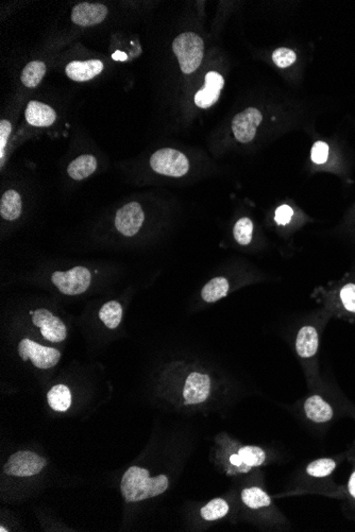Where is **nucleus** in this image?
<instances>
[{
    "label": "nucleus",
    "instance_id": "11",
    "mask_svg": "<svg viewBox=\"0 0 355 532\" xmlns=\"http://www.w3.org/2000/svg\"><path fill=\"white\" fill-rule=\"evenodd\" d=\"M107 12V8L100 3H79L73 8L72 20L76 25L90 27L103 22Z\"/></svg>",
    "mask_w": 355,
    "mask_h": 532
},
{
    "label": "nucleus",
    "instance_id": "13",
    "mask_svg": "<svg viewBox=\"0 0 355 532\" xmlns=\"http://www.w3.org/2000/svg\"><path fill=\"white\" fill-rule=\"evenodd\" d=\"M103 70V63L99 60L74 61L65 68L68 78L77 82L92 80Z\"/></svg>",
    "mask_w": 355,
    "mask_h": 532
},
{
    "label": "nucleus",
    "instance_id": "6",
    "mask_svg": "<svg viewBox=\"0 0 355 532\" xmlns=\"http://www.w3.org/2000/svg\"><path fill=\"white\" fill-rule=\"evenodd\" d=\"M18 354L24 361H32L38 369H50L58 365L61 359L60 351L44 347L30 339H23L18 345Z\"/></svg>",
    "mask_w": 355,
    "mask_h": 532
},
{
    "label": "nucleus",
    "instance_id": "20",
    "mask_svg": "<svg viewBox=\"0 0 355 532\" xmlns=\"http://www.w3.org/2000/svg\"><path fill=\"white\" fill-rule=\"evenodd\" d=\"M229 288H230V285H229L228 280L225 279L222 276H218V278L211 280L202 288V298L208 303H214V302L225 298L228 294Z\"/></svg>",
    "mask_w": 355,
    "mask_h": 532
},
{
    "label": "nucleus",
    "instance_id": "36",
    "mask_svg": "<svg viewBox=\"0 0 355 532\" xmlns=\"http://www.w3.org/2000/svg\"><path fill=\"white\" fill-rule=\"evenodd\" d=\"M0 531L5 532V531H8V530H6L5 528L1 527V528H0Z\"/></svg>",
    "mask_w": 355,
    "mask_h": 532
},
{
    "label": "nucleus",
    "instance_id": "29",
    "mask_svg": "<svg viewBox=\"0 0 355 532\" xmlns=\"http://www.w3.org/2000/svg\"><path fill=\"white\" fill-rule=\"evenodd\" d=\"M340 301L348 312L355 314V284H347L340 289Z\"/></svg>",
    "mask_w": 355,
    "mask_h": 532
},
{
    "label": "nucleus",
    "instance_id": "25",
    "mask_svg": "<svg viewBox=\"0 0 355 532\" xmlns=\"http://www.w3.org/2000/svg\"><path fill=\"white\" fill-rule=\"evenodd\" d=\"M235 241L241 245H247L252 241L253 222L251 219L243 217L235 223L233 229Z\"/></svg>",
    "mask_w": 355,
    "mask_h": 532
},
{
    "label": "nucleus",
    "instance_id": "19",
    "mask_svg": "<svg viewBox=\"0 0 355 532\" xmlns=\"http://www.w3.org/2000/svg\"><path fill=\"white\" fill-rule=\"evenodd\" d=\"M47 401L54 411L64 412L72 405V393L66 386L56 385L48 392Z\"/></svg>",
    "mask_w": 355,
    "mask_h": 532
},
{
    "label": "nucleus",
    "instance_id": "33",
    "mask_svg": "<svg viewBox=\"0 0 355 532\" xmlns=\"http://www.w3.org/2000/svg\"><path fill=\"white\" fill-rule=\"evenodd\" d=\"M349 492H350V494L352 495L353 497L355 499V471L353 472V474L351 475L350 480H349Z\"/></svg>",
    "mask_w": 355,
    "mask_h": 532
},
{
    "label": "nucleus",
    "instance_id": "8",
    "mask_svg": "<svg viewBox=\"0 0 355 532\" xmlns=\"http://www.w3.org/2000/svg\"><path fill=\"white\" fill-rule=\"evenodd\" d=\"M263 121L261 112L255 107H248L233 119L232 131L239 143L246 144L252 141L257 129Z\"/></svg>",
    "mask_w": 355,
    "mask_h": 532
},
{
    "label": "nucleus",
    "instance_id": "15",
    "mask_svg": "<svg viewBox=\"0 0 355 532\" xmlns=\"http://www.w3.org/2000/svg\"><path fill=\"white\" fill-rule=\"evenodd\" d=\"M319 339L317 330L313 326H303L298 333L296 349L302 358H310L317 353Z\"/></svg>",
    "mask_w": 355,
    "mask_h": 532
},
{
    "label": "nucleus",
    "instance_id": "17",
    "mask_svg": "<svg viewBox=\"0 0 355 532\" xmlns=\"http://www.w3.org/2000/svg\"><path fill=\"white\" fill-rule=\"evenodd\" d=\"M96 169L97 160L95 156L85 154L73 160L68 166V174L74 180L81 181L92 176Z\"/></svg>",
    "mask_w": 355,
    "mask_h": 532
},
{
    "label": "nucleus",
    "instance_id": "24",
    "mask_svg": "<svg viewBox=\"0 0 355 532\" xmlns=\"http://www.w3.org/2000/svg\"><path fill=\"white\" fill-rule=\"evenodd\" d=\"M228 503L221 499H213L210 503H206V505L202 508V511H200L202 519L209 522L216 521V519L226 517V515H228Z\"/></svg>",
    "mask_w": 355,
    "mask_h": 532
},
{
    "label": "nucleus",
    "instance_id": "3",
    "mask_svg": "<svg viewBox=\"0 0 355 532\" xmlns=\"http://www.w3.org/2000/svg\"><path fill=\"white\" fill-rule=\"evenodd\" d=\"M150 165L157 174L180 178L186 176L190 169L188 158L176 149L158 150L150 158Z\"/></svg>",
    "mask_w": 355,
    "mask_h": 532
},
{
    "label": "nucleus",
    "instance_id": "21",
    "mask_svg": "<svg viewBox=\"0 0 355 532\" xmlns=\"http://www.w3.org/2000/svg\"><path fill=\"white\" fill-rule=\"evenodd\" d=\"M99 318L109 330H114L121 324L123 308L117 301H109L101 307Z\"/></svg>",
    "mask_w": 355,
    "mask_h": 532
},
{
    "label": "nucleus",
    "instance_id": "9",
    "mask_svg": "<svg viewBox=\"0 0 355 532\" xmlns=\"http://www.w3.org/2000/svg\"><path fill=\"white\" fill-rule=\"evenodd\" d=\"M143 208L137 202H130L117 211L115 225L119 232L127 237L135 236L143 225Z\"/></svg>",
    "mask_w": 355,
    "mask_h": 532
},
{
    "label": "nucleus",
    "instance_id": "12",
    "mask_svg": "<svg viewBox=\"0 0 355 532\" xmlns=\"http://www.w3.org/2000/svg\"><path fill=\"white\" fill-rule=\"evenodd\" d=\"M225 80L221 75L216 72H210L206 75V83L204 89L197 91L195 95V103L197 107L208 109L218 101L221 89H224Z\"/></svg>",
    "mask_w": 355,
    "mask_h": 532
},
{
    "label": "nucleus",
    "instance_id": "32",
    "mask_svg": "<svg viewBox=\"0 0 355 532\" xmlns=\"http://www.w3.org/2000/svg\"><path fill=\"white\" fill-rule=\"evenodd\" d=\"M11 123L7 121H1L0 123V143H1V155H3V149L7 144L8 138L11 133Z\"/></svg>",
    "mask_w": 355,
    "mask_h": 532
},
{
    "label": "nucleus",
    "instance_id": "28",
    "mask_svg": "<svg viewBox=\"0 0 355 532\" xmlns=\"http://www.w3.org/2000/svg\"><path fill=\"white\" fill-rule=\"evenodd\" d=\"M297 60L296 52L288 48H279L273 54V61L280 68H286L291 66Z\"/></svg>",
    "mask_w": 355,
    "mask_h": 532
},
{
    "label": "nucleus",
    "instance_id": "35",
    "mask_svg": "<svg viewBox=\"0 0 355 532\" xmlns=\"http://www.w3.org/2000/svg\"><path fill=\"white\" fill-rule=\"evenodd\" d=\"M112 59L115 61H125L127 60V56H126L125 52H116L112 54Z\"/></svg>",
    "mask_w": 355,
    "mask_h": 532
},
{
    "label": "nucleus",
    "instance_id": "1",
    "mask_svg": "<svg viewBox=\"0 0 355 532\" xmlns=\"http://www.w3.org/2000/svg\"><path fill=\"white\" fill-rule=\"evenodd\" d=\"M168 485L169 480L165 475L150 477L146 469L131 466L121 479V495L127 503H137L163 494Z\"/></svg>",
    "mask_w": 355,
    "mask_h": 532
},
{
    "label": "nucleus",
    "instance_id": "30",
    "mask_svg": "<svg viewBox=\"0 0 355 532\" xmlns=\"http://www.w3.org/2000/svg\"><path fill=\"white\" fill-rule=\"evenodd\" d=\"M310 155H312L310 158H312L314 163L318 164V165L326 163L328 156V144L322 141L316 142L314 144L313 148H312Z\"/></svg>",
    "mask_w": 355,
    "mask_h": 532
},
{
    "label": "nucleus",
    "instance_id": "10",
    "mask_svg": "<svg viewBox=\"0 0 355 532\" xmlns=\"http://www.w3.org/2000/svg\"><path fill=\"white\" fill-rule=\"evenodd\" d=\"M211 391V379L208 375L194 372L188 375L184 386L183 397L186 404L204 403L206 401Z\"/></svg>",
    "mask_w": 355,
    "mask_h": 532
},
{
    "label": "nucleus",
    "instance_id": "27",
    "mask_svg": "<svg viewBox=\"0 0 355 532\" xmlns=\"http://www.w3.org/2000/svg\"><path fill=\"white\" fill-rule=\"evenodd\" d=\"M336 462L332 459H319V460L313 461L308 464L306 468V472L308 475L317 478L326 477L335 470Z\"/></svg>",
    "mask_w": 355,
    "mask_h": 532
},
{
    "label": "nucleus",
    "instance_id": "7",
    "mask_svg": "<svg viewBox=\"0 0 355 532\" xmlns=\"http://www.w3.org/2000/svg\"><path fill=\"white\" fill-rule=\"evenodd\" d=\"M32 322L40 330V334L50 342H62L68 337V328L63 321L50 310H40L31 312Z\"/></svg>",
    "mask_w": 355,
    "mask_h": 532
},
{
    "label": "nucleus",
    "instance_id": "16",
    "mask_svg": "<svg viewBox=\"0 0 355 532\" xmlns=\"http://www.w3.org/2000/svg\"><path fill=\"white\" fill-rule=\"evenodd\" d=\"M304 410L308 419L316 423H324L332 419V407L319 395L308 397L304 403Z\"/></svg>",
    "mask_w": 355,
    "mask_h": 532
},
{
    "label": "nucleus",
    "instance_id": "4",
    "mask_svg": "<svg viewBox=\"0 0 355 532\" xmlns=\"http://www.w3.org/2000/svg\"><path fill=\"white\" fill-rule=\"evenodd\" d=\"M52 283L62 294L66 296H78L86 291L92 282L90 270L82 266L74 267L68 271L54 272L52 275Z\"/></svg>",
    "mask_w": 355,
    "mask_h": 532
},
{
    "label": "nucleus",
    "instance_id": "14",
    "mask_svg": "<svg viewBox=\"0 0 355 532\" xmlns=\"http://www.w3.org/2000/svg\"><path fill=\"white\" fill-rule=\"evenodd\" d=\"M26 119L34 127H50L56 121V114L45 103L30 101L26 109Z\"/></svg>",
    "mask_w": 355,
    "mask_h": 532
},
{
    "label": "nucleus",
    "instance_id": "26",
    "mask_svg": "<svg viewBox=\"0 0 355 532\" xmlns=\"http://www.w3.org/2000/svg\"><path fill=\"white\" fill-rule=\"evenodd\" d=\"M239 455L243 460V464H246L248 468L262 466L266 458L264 450L257 446H243L239 450Z\"/></svg>",
    "mask_w": 355,
    "mask_h": 532
},
{
    "label": "nucleus",
    "instance_id": "31",
    "mask_svg": "<svg viewBox=\"0 0 355 532\" xmlns=\"http://www.w3.org/2000/svg\"><path fill=\"white\" fill-rule=\"evenodd\" d=\"M293 215L294 211L291 206H288V205H281V206L275 211V222L282 225H287V223L292 220Z\"/></svg>",
    "mask_w": 355,
    "mask_h": 532
},
{
    "label": "nucleus",
    "instance_id": "5",
    "mask_svg": "<svg viewBox=\"0 0 355 532\" xmlns=\"http://www.w3.org/2000/svg\"><path fill=\"white\" fill-rule=\"evenodd\" d=\"M45 459L30 450H20L8 459L3 472L10 476L31 477L45 468Z\"/></svg>",
    "mask_w": 355,
    "mask_h": 532
},
{
    "label": "nucleus",
    "instance_id": "34",
    "mask_svg": "<svg viewBox=\"0 0 355 532\" xmlns=\"http://www.w3.org/2000/svg\"><path fill=\"white\" fill-rule=\"evenodd\" d=\"M230 462L233 466H243V460H241V456L239 454L232 455L230 458Z\"/></svg>",
    "mask_w": 355,
    "mask_h": 532
},
{
    "label": "nucleus",
    "instance_id": "18",
    "mask_svg": "<svg viewBox=\"0 0 355 532\" xmlns=\"http://www.w3.org/2000/svg\"><path fill=\"white\" fill-rule=\"evenodd\" d=\"M22 198L16 190H7L0 201V214L6 220L13 221L22 214Z\"/></svg>",
    "mask_w": 355,
    "mask_h": 532
},
{
    "label": "nucleus",
    "instance_id": "23",
    "mask_svg": "<svg viewBox=\"0 0 355 532\" xmlns=\"http://www.w3.org/2000/svg\"><path fill=\"white\" fill-rule=\"evenodd\" d=\"M241 499L247 507L251 509H259L262 507H267L271 505V499L269 494H266L262 489L248 488L241 492Z\"/></svg>",
    "mask_w": 355,
    "mask_h": 532
},
{
    "label": "nucleus",
    "instance_id": "2",
    "mask_svg": "<svg viewBox=\"0 0 355 532\" xmlns=\"http://www.w3.org/2000/svg\"><path fill=\"white\" fill-rule=\"evenodd\" d=\"M172 50L179 60L184 74H192L200 66L204 59V45L200 36L186 32L174 38Z\"/></svg>",
    "mask_w": 355,
    "mask_h": 532
},
{
    "label": "nucleus",
    "instance_id": "22",
    "mask_svg": "<svg viewBox=\"0 0 355 532\" xmlns=\"http://www.w3.org/2000/svg\"><path fill=\"white\" fill-rule=\"evenodd\" d=\"M46 74V65L40 61L29 63L22 73V82L26 87L33 89L40 84Z\"/></svg>",
    "mask_w": 355,
    "mask_h": 532
}]
</instances>
